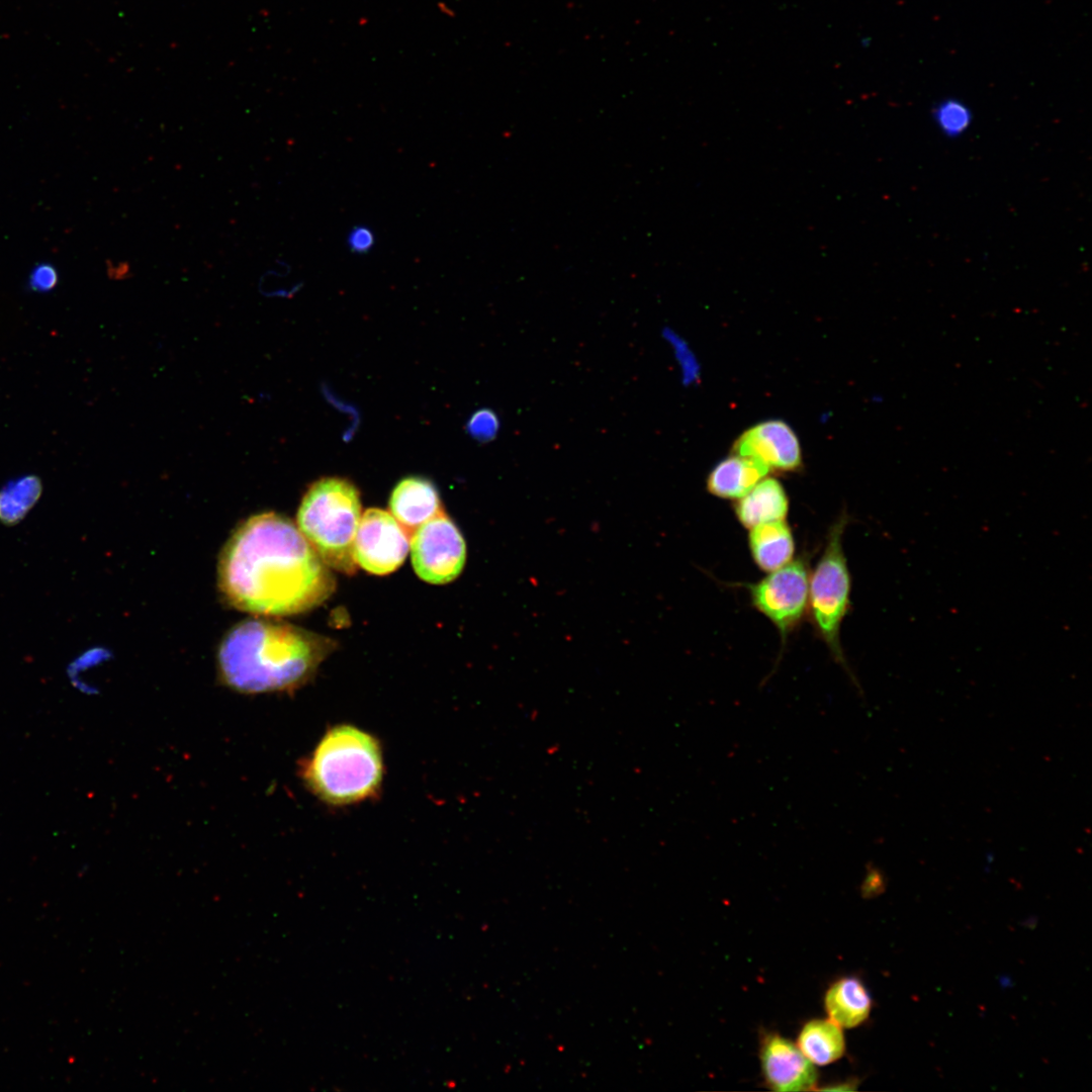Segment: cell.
<instances>
[{
  "label": "cell",
  "mask_w": 1092,
  "mask_h": 1092,
  "mask_svg": "<svg viewBox=\"0 0 1092 1092\" xmlns=\"http://www.w3.org/2000/svg\"><path fill=\"white\" fill-rule=\"evenodd\" d=\"M410 548L416 573L429 583L454 580L465 564L463 536L443 510L413 533Z\"/></svg>",
  "instance_id": "obj_6"
},
{
  "label": "cell",
  "mask_w": 1092,
  "mask_h": 1092,
  "mask_svg": "<svg viewBox=\"0 0 1092 1092\" xmlns=\"http://www.w3.org/2000/svg\"><path fill=\"white\" fill-rule=\"evenodd\" d=\"M41 482L37 476L26 475L7 483L0 490V518L14 523L38 499Z\"/></svg>",
  "instance_id": "obj_17"
},
{
  "label": "cell",
  "mask_w": 1092,
  "mask_h": 1092,
  "mask_svg": "<svg viewBox=\"0 0 1092 1092\" xmlns=\"http://www.w3.org/2000/svg\"><path fill=\"white\" fill-rule=\"evenodd\" d=\"M797 1045L811 1063L818 1066L837 1061L845 1052L841 1027L830 1019H813L804 1024Z\"/></svg>",
  "instance_id": "obj_16"
},
{
  "label": "cell",
  "mask_w": 1092,
  "mask_h": 1092,
  "mask_svg": "<svg viewBox=\"0 0 1092 1092\" xmlns=\"http://www.w3.org/2000/svg\"><path fill=\"white\" fill-rule=\"evenodd\" d=\"M886 880L884 874L874 866L867 867V874L861 884V892L866 897H873L885 890Z\"/></svg>",
  "instance_id": "obj_22"
},
{
  "label": "cell",
  "mask_w": 1092,
  "mask_h": 1092,
  "mask_svg": "<svg viewBox=\"0 0 1092 1092\" xmlns=\"http://www.w3.org/2000/svg\"><path fill=\"white\" fill-rule=\"evenodd\" d=\"M58 283V273L54 266L40 264L36 266L29 277L30 288L34 291L46 292L52 290Z\"/></svg>",
  "instance_id": "obj_21"
},
{
  "label": "cell",
  "mask_w": 1092,
  "mask_h": 1092,
  "mask_svg": "<svg viewBox=\"0 0 1092 1092\" xmlns=\"http://www.w3.org/2000/svg\"><path fill=\"white\" fill-rule=\"evenodd\" d=\"M307 790L331 806H347L378 794L383 779L379 741L353 725L341 724L326 732L300 764Z\"/></svg>",
  "instance_id": "obj_3"
},
{
  "label": "cell",
  "mask_w": 1092,
  "mask_h": 1092,
  "mask_svg": "<svg viewBox=\"0 0 1092 1092\" xmlns=\"http://www.w3.org/2000/svg\"><path fill=\"white\" fill-rule=\"evenodd\" d=\"M334 648L331 639L299 627L248 619L230 629L219 644L218 678L245 695L292 692L314 674Z\"/></svg>",
  "instance_id": "obj_2"
},
{
  "label": "cell",
  "mask_w": 1092,
  "mask_h": 1092,
  "mask_svg": "<svg viewBox=\"0 0 1092 1092\" xmlns=\"http://www.w3.org/2000/svg\"><path fill=\"white\" fill-rule=\"evenodd\" d=\"M467 429L473 438L483 442L489 441L497 432L498 420L491 411L480 410L470 418Z\"/></svg>",
  "instance_id": "obj_19"
},
{
  "label": "cell",
  "mask_w": 1092,
  "mask_h": 1092,
  "mask_svg": "<svg viewBox=\"0 0 1092 1092\" xmlns=\"http://www.w3.org/2000/svg\"><path fill=\"white\" fill-rule=\"evenodd\" d=\"M846 524L847 518L841 517L830 529L826 547L809 582V602L819 634L859 690L856 679L848 671L839 642L840 625L848 610L850 594V575L842 549Z\"/></svg>",
  "instance_id": "obj_5"
},
{
  "label": "cell",
  "mask_w": 1092,
  "mask_h": 1092,
  "mask_svg": "<svg viewBox=\"0 0 1092 1092\" xmlns=\"http://www.w3.org/2000/svg\"><path fill=\"white\" fill-rule=\"evenodd\" d=\"M788 510L787 493L775 478L761 479L734 506L738 521L749 529L765 522L785 520Z\"/></svg>",
  "instance_id": "obj_14"
},
{
  "label": "cell",
  "mask_w": 1092,
  "mask_h": 1092,
  "mask_svg": "<svg viewBox=\"0 0 1092 1092\" xmlns=\"http://www.w3.org/2000/svg\"><path fill=\"white\" fill-rule=\"evenodd\" d=\"M410 540V535L390 513L368 509L361 516L356 532L355 561L370 573H391L404 561Z\"/></svg>",
  "instance_id": "obj_8"
},
{
  "label": "cell",
  "mask_w": 1092,
  "mask_h": 1092,
  "mask_svg": "<svg viewBox=\"0 0 1092 1092\" xmlns=\"http://www.w3.org/2000/svg\"><path fill=\"white\" fill-rule=\"evenodd\" d=\"M761 1073L767 1086L780 1092L809 1091L817 1071L797 1044L778 1033L766 1034L760 1045Z\"/></svg>",
  "instance_id": "obj_10"
},
{
  "label": "cell",
  "mask_w": 1092,
  "mask_h": 1092,
  "mask_svg": "<svg viewBox=\"0 0 1092 1092\" xmlns=\"http://www.w3.org/2000/svg\"><path fill=\"white\" fill-rule=\"evenodd\" d=\"M360 519V496L354 484L329 477L307 489L298 509L297 526L330 568L354 574V541Z\"/></svg>",
  "instance_id": "obj_4"
},
{
  "label": "cell",
  "mask_w": 1092,
  "mask_h": 1092,
  "mask_svg": "<svg viewBox=\"0 0 1092 1092\" xmlns=\"http://www.w3.org/2000/svg\"><path fill=\"white\" fill-rule=\"evenodd\" d=\"M749 585L754 607L766 616L783 638L799 623L809 601V576L806 564L798 559L770 571Z\"/></svg>",
  "instance_id": "obj_7"
},
{
  "label": "cell",
  "mask_w": 1092,
  "mask_h": 1092,
  "mask_svg": "<svg viewBox=\"0 0 1092 1092\" xmlns=\"http://www.w3.org/2000/svg\"><path fill=\"white\" fill-rule=\"evenodd\" d=\"M769 471V468L756 458L732 454L720 461L709 473L707 489L719 497L739 498Z\"/></svg>",
  "instance_id": "obj_12"
},
{
  "label": "cell",
  "mask_w": 1092,
  "mask_h": 1092,
  "mask_svg": "<svg viewBox=\"0 0 1092 1092\" xmlns=\"http://www.w3.org/2000/svg\"><path fill=\"white\" fill-rule=\"evenodd\" d=\"M376 238L373 230L365 224L353 226L347 235V246L350 252L357 255L369 253L375 245Z\"/></svg>",
  "instance_id": "obj_20"
},
{
  "label": "cell",
  "mask_w": 1092,
  "mask_h": 1092,
  "mask_svg": "<svg viewBox=\"0 0 1092 1092\" xmlns=\"http://www.w3.org/2000/svg\"><path fill=\"white\" fill-rule=\"evenodd\" d=\"M390 514L410 537L424 523L442 511L435 485L423 477L401 479L389 498Z\"/></svg>",
  "instance_id": "obj_11"
},
{
  "label": "cell",
  "mask_w": 1092,
  "mask_h": 1092,
  "mask_svg": "<svg viewBox=\"0 0 1092 1092\" xmlns=\"http://www.w3.org/2000/svg\"><path fill=\"white\" fill-rule=\"evenodd\" d=\"M872 998L855 977H843L832 983L824 997V1007L829 1019L841 1028L860 1025L872 1010Z\"/></svg>",
  "instance_id": "obj_13"
},
{
  "label": "cell",
  "mask_w": 1092,
  "mask_h": 1092,
  "mask_svg": "<svg viewBox=\"0 0 1092 1092\" xmlns=\"http://www.w3.org/2000/svg\"><path fill=\"white\" fill-rule=\"evenodd\" d=\"M938 129L947 138H958L971 126L973 114L968 105L956 98L940 101L932 110Z\"/></svg>",
  "instance_id": "obj_18"
},
{
  "label": "cell",
  "mask_w": 1092,
  "mask_h": 1092,
  "mask_svg": "<svg viewBox=\"0 0 1092 1092\" xmlns=\"http://www.w3.org/2000/svg\"><path fill=\"white\" fill-rule=\"evenodd\" d=\"M732 454L756 458L769 470L794 471L802 464L799 440L780 420L764 421L744 431L734 442Z\"/></svg>",
  "instance_id": "obj_9"
},
{
  "label": "cell",
  "mask_w": 1092,
  "mask_h": 1092,
  "mask_svg": "<svg viewBox=\"0 0 1092 1092\" xmlns=\"http://www.w3.org/2000/svg\"><path fill=\"white\" fill-rule=\"evenodd\" d=\"M226 603L256 616H288L325 602L336 580L298 527L276 513L244 521L219 556Z\"/></svg>",
  "instance_id": "obj_1"
},
{
  "label": "cell",
  "mask_w": 1092,
  "mask_h": 1092,
  "mask_svg": "<svg viewBox=\"0 0 1092 1092\" xmlns=\"http://www.w3.org/2000/svg\"><path fill=\"white\" fill-rule=\"evenodd\" d=\"M748 542L754 562L764 571H774L789 563L795 550L792 532L785 520L750 528Z\"/></svg>",
  "instance_id": "obj_15"
}]
</instances>
